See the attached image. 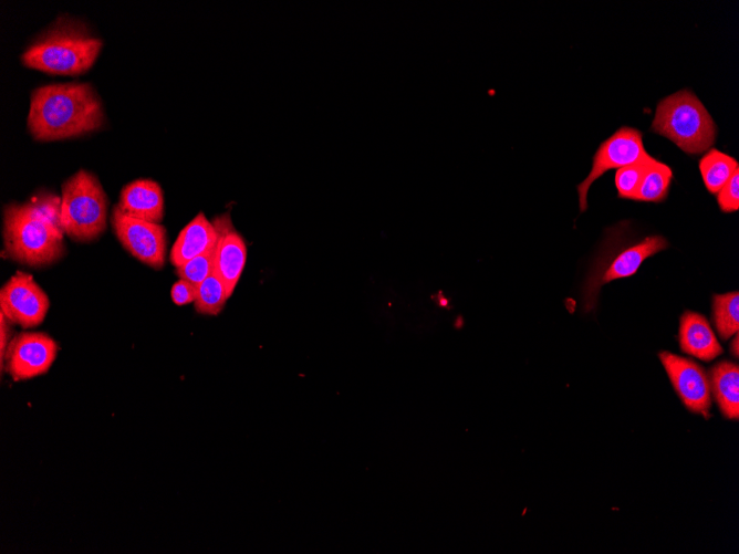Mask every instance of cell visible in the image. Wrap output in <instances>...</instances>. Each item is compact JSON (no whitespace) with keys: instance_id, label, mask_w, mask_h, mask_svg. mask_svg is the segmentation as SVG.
Masks as SVG:
<instances>
[{"instance_id":"8992f818","label":"cell","mask_w":739,"mask_h":554,"mask_svg":"<svg viewBox=\"0 0 739 554\" xmlns=\"http://www.w3.org/2000/svg\"><path fill=\"white\" fill-rule=\"evenodd\" d=\"M649 156L643 143V134L631 126H622L600 144L593 155L592 167L587 177L576 189L580 212L587 209V192L592 184L604 173L618 169Z\"/></svg>"},{"instance_id":"cb8c5ba5","label":"cell","mask_w":739,"mask_h":554,"mask_svg":"<svg viewBox=\"0 0 739 554\" xmlns=\"http://www.w3.org/2000/svg\"><path fill=\"white\" fill-rule=\"evenodd\" d=\"M171 300L177 305L194 303L197 296V286L187 280L179 279L171 288Z\"/></svg>"},{"instance_id":"277c9868","label":"cell","mask_w":739,"mask_h":554,"mask_svg":"<svg viewBox=\"0 0 739 554\" xmlns=\"http://www.w3.org/2000/svg\"><path fill=\"white\" fill-rule=\"evenodd\" d=\"M650 130L689 155L707 151L716 142L717 125L697 95L684 88L662 98Z\"/></svg>"},{"instance_id":"5bb4252c","label":"cell","mask_w":739,"mask_h":554,"mask_svg":"<svg viewBox=\"0 0 739 554\" xmlns=\"http://www.w3.org/2000/svg\"><path fill=\"white\" fill-rule=\"evenodd\" d=\"M680 349L704 362H710L722 354L708 320L697 312L686 311L679 323Z\"/></svg>"},{"instance_id":"ffe728a7","label":"cell","mask_w":739,"mask_h":554,"mask_svg":"<svg viewBox=\"0 0 739 554\" xmlns=\"http://www.w3.org/2000/svg\"><path fill=\"white\" fill-rule=\"evenodd\" d=\"M227 296L226 288L218 273L214 272L197 286V296L194 302L199 314L218 315L223 309Z\"/></svg>"},{"instance_id":"52a82bcc","label":"cell","mask_w":739,"mask_h":554,"mask_svg":"<svg viewBox=\"0 0 739 554\" xmlns=\"http://www.w3.org/2000/svg\"><path fill=\"white\" fill-rule=\"evenodd\" d=\"M111 223L121 244L134 258L155 270L164 266L167 249L164 226L129 217L117 205L113 208Z\"/></svg>"},{"instance_id":"6da1fadb","label":"cell","mask_w":739,"mask_h":554,"mask_svg":"<svg viewBox=\"0 0 739 554\" xmlns=\"http://www.w3.org/2000/svg\"><path fill=\"white\" fill-rule=\"evenodd\" d=\"M102 102L86 82L41 85L30 97L27 125L37 140L76 137L94 132L104 123Z\"/></svg>"},{"instance_id":"4fadbf2b","label":"cell","mask_w":739,"mask_h":554,"mask_svg":"<svg viewBox=\"0 0 739 554\" xmlns=\"http://www.w3.org/2000/svg\"><path fill=\"white\" fill-rule=\"evenodd\" d=\"M219 238L217 226L199 212L179 232L170 251V262L175 268L201 255L216 247Z\"/></svg>"},{"instance_id":"ba28073f","label":"cell","mask_w":739,"mask_h":554,"mask_svg":"<svg viewBox=\"0 0 739 554\" xmlns=\"http://www.w3.org/2000/svg\"><path fill=\"white\" fill-rule=\"evenodd\" d=\"M59 352L58 343L42 332H21L12 337L1 369L14 381L27 380L49 372Z\"/></svg>"},{"instance_id":"5b68a950","label":"cell","mask_w":739,"mask_h":554,"mask_svg":"<svg viewBox=\"0 0 739 554\" xmlns=\"http://www.w3.org/2000/svg\"><path fill=\"white\" fill-rule=\"evenodd\" d=\"M107 196L98 178L80 169L62 185L61 226L77 242L97 239L107 224Z\"/></svg>"},{"instance_id":"9a60e30c","label":"cell","mask_w":739,"mask_h":554,"mask_svg":"<svg viewBox=\"0 0 739 554\" xmlns=\"http://www.w3.org/2000/svg\"><path fill=\"white\" fill-rule=\"evenodd\" d=\"M668 248V241L663 236H648L622 251L610 264L601 278V283L634 275L647 258Z\"/></svg>"},{"instance_id":"603a6c76","label":"cell","mask_w":739,"mask_h":554,"mask_svg":"<svg viewBox=\"0 0 739 554\" xmlns=\"http://www.w3.org/2000/svg\"><path fill=\"white\" fill-rule=\"evenodd\" d=\"M717 202L722 212H733L739 209V169L716 194Z\"/></svg>"},{"instance_id":"2e32d148","label":"cell","mask_w":739,"mask_h":554,"mask_svg":"<svg viewBox=\"0 0 739 554\" xmlns=\"http://www.w3.org/2000/svg\"><path fill=\"white\" fill-rule=\"evenodd\" d=\"M711 393L727 419L739 418V367L729 360L717 363L709 374Z\"/></svg>"},{"instance_id":"7402d4cb","label":"cell","mask_w":739,"mask_h":554,"mask_svg":"<svg viewBox=\"0 0 739 554\" xmlns=\"http://www.w3.org/2000/svg\"><path fill=\"white\" fill-rule=\"evenodd\" d=\"M215 257L216 247L208 252L187 261L181 266L176 268V273L180 279L187 280L198 286L214 272Z\"/></svg>"},{"instance_id":"9c48e42d","label":"cell","mask_w":739,"mask_h":554,"mask_svg":"<svg viewBox=\"0 0 739 554\" xmlns=\"http://www.w3.org/2000/svg\"><path fill=\"white\" fill-rule=\"evenodd\" d=\"M50 309L46 293L29 273L18 271L1 288L0 313L22 328L40 325Z\"/></svg>"},{"instance_id":"3957f363","label":"cell","mask_w":739,"mask_h":554,"mask_svg":"<svg viewBox=\"0 0 739 554\" xmlns=\"http://www.w3.org/2000/svg\"><path fill=\"white\" fill-rule=\"evenodd\" d=\"M2 223L4 252L15 262L41 268L65 253L63 230L39 216L29 202L6 206Z\"/></svg>"},{"instance_id":"7a4b0ae2","label":"cell","mask_w":739,"mask_h":554,"mask_svg":"<svg viewBox=\"0 0 739 554\" xmlns=\"http://www.w3.org/2000/svg\"><path fill=\"white\" fill-rule=\"evenodd\" d=\"M102 46V40L83 22L59 18L32 40L21 54V61L45 73L77 75L93 65Z\"/></svg>"},{"instance_id":"8fae6325","label":"cell","mask_w":739,"mask_h":554,"mask_svg":"<svg viewBox=\"0 0 739 554\" xmlns=\"http://www.w3.org/2000/svg\"><path fill=\"white\" fill-rule=\"evenodd\" d=\"M214 223L219 230L215 271L226 288L227 296L230 297L246 264L247 247L242 237L232 229L229 217L217 218Z\"/></svg>"},{"instance_id":"44dd1931","label":"cell","mask_w":739,"mask_h":554,"mask_svg":"<svg viewBox=\"0 0 739 554\" xmlns=\"http://www.w3.org/2000/svg\"><path fill=\"white\" fill-rule=\"evenodd\" d=\"M656 160L657 159L649 155L635 163L616 169L615 187L617 189L618 198L634 200L645 174L656 163Z\"/></svg>"},{"instance_id":"ac0fdd59","label":"cell","mask_w":739,"mask_h":554,"mask_svg":"<svg viewBox=\"0 0 739 554\" xmlns=\"http://www.w3.org/2000/svg\"><path fill=\"white\" fill-rule=\"evenodd\" d=\"M712 318L722 341H727L738 333L739 293L737 291L714 295Z\"/></svg>"},{"instance_id":"d6986e66","label":"cell","mask_w":739,"mask_h":554,"mask_svg":"<svg viewBox=\"0 0 739 554\" xmlns=\"http://www.w3.org/2000/svg\"><path fill=\"white\" fill-rule=\"evenodd\" d=\"M673 180L672 168L659 160L648 169L636 192L634 200L662 202L667 196Z\"/></svg>"},{"instance_id":"e0dca14e","label":"cell","mask_w":739,"mask_h":554,"mask_svg":"<svg viewBox=\"0 0 739 554\" xmlns=\"http://www.w3.org/2000/svg\"><path fill=\"white\" fill-rule=\"evenodd\" d=\"M698 167L705 187L715 195L739 169V164L735 157L717 148H710L699 159Z\"/></svg>"},{"instance_id":"30bf717a","label":"cell","mask_w":739,"mask_h":554,"mask_svg":"<svg viewBox=\"0 0 739 554\" xmlns=\"http://www.w3.org/2000/svg\"><path fill=\"white\" fill-rule=\"evenodd\" d=\"M658 357L686 408L708 417L711 406V387L709 375L704 367L690 358L669 352H660Z\"/></svg>"},{"instance_id":"d4e9b609","label":"cell","mask_w":739,"mask_h":554,"mask_svg":"<svg viewBox=\"0 0 739 554\" xmlns=\"http://www.w3.org/2000/svg\"><path fill=\"white\" fill-rule=\"evenodd\" d=\"M11 323L0 313V363L3 360L11 337Z\"/></svg>"},{"instance_id":"484cf974","label":"cell","mask_w":739,"mask_h":554,"mask_svg":"<svg viewBox=\"0 0 739 554\" xmlns=\"http://www.w3.org/2000/svg\"><path fill=\"white\" fill-rule=\"evenodd\" d=\"M733 336H735V337H733L732 342L730 343V353L732 354L733 357L738 358V356H739V348H738V345H739L738 333H737L736 335H733Z\"/></svg>"},{"instance_id":"7c38bea8","label":"cell","mask_w":739,"mask_h":554,"mask_svg":"<svg viewBox=\"0 0 739 554\" xmlns=\"http://www.w3.org/2000/svg\"><path fill=\"white\" fill-rule=\"evenodd\" d=\"M127 216L159 223L164 216V195L152 179H136L123 187L117 203Z\"/></svg>"}]
</instances>
